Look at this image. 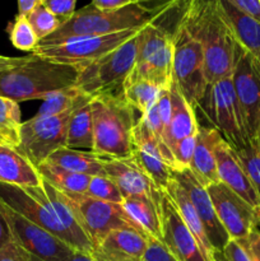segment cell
Listing matches in <instances>:
<instances>
[{
  "label": "cell",
  "mask_w": 260,
  "mask_h": 261,
  "mask_svg": "<svg viewBox=\"0 0 260 261\" xmlns=\"http://www.w3.org/2000/svg\"><path fill=\"white\" fill-rule=\"evenodd\" d=\"M181 19L203 48L206 83L231 76L237 41L217 0H185Z\"/></svg>",
  "instance_id": "cell-1"
},
{
  "label": "cell",
  "mask_w": 260,
  "mask_h": 261,
  "mask_svg": "<svg viewBox=\"0 0 260 261\" xmlns=\"http://www.w3.org/2000/svg\"><path fill=\"white\" fill-rule=\"evenodd\" d=\"M78 66L56 63L41 56H24L23 61L0 73V96L15 102L45 99L61 89L75 86Z\"/></svg>",
  "instance_id": "cell-2"
},
{
  "label": "cell",
  "mask_w": 260,
  "mask_h": 261,
  "mask_svg": "<svg viewBox=\"0 0 260 261\" xmlns=\"http://www.w3.org/2000/svg\"><path fill=\"white\" fill-rule=\"evenodd\" d=\"M165 7L166 5H163L154 9L139 3H133L121 9L101 10L91 3L82 9L75 10L65 23H63L53 35L40 41L38 45H56L70 38L103 36L126 30H138L152 22Z\"/></svg>",
  "instance_id": "cell-3"
},
{
  "label": "cell",
  "mask_w": 260,
  "mask_h": 261,
  "mask_svg": "<svg viewBox=\"0 0 260 261\" xmlns=\"http://www.w3.org/2000/svg\"><path fill=\"white\" fill-rule=\"evenodd\" d=\"M94 142L92 152L101 157L122 158L133 153L134 109L124 94L94 97L91 102Z\"/></svg>",
  "instance_id": "cell-4"
},
{
  "label": "cell",
  "mask_w": 260,
  "mask_h": 261,
  "mask_svg": "<svg viewBox=\"0 0 260 261\" xmlns=\"http://www.w3.org/2000/svg\"><path fill=\"white\" fill-rule=\"evenodd\" d=\"M158 15L140 28L137 60L124 87L138 81L149 82L161 89L172 86V31L161 24Z\"/></svg>",
  "instance_id": "cell-5"
},
{
  "label": "cell",
  "mask_w": 260,
  "mask_h": 261,
  "mask_svg": "<svg viewBox=\"0 0 260 261\" xmlns=\"http://www.w3.org/2000/svg\"><path fill=\"white\" fill-rule=\"evenodd\" d=\"M139 32L79 71L75 86L92 98L106 94H124V84L135 65Z\"/></svg>",
  "instance_id": "cell-6"
},
{
  "label": "cell",
  "mask_w": 260,
  "mask_h": 261,
  "mask_svg": "<svg viewBox=\"0 0 260 261\" xmlns=\"http://www.w3.org/2000/svg\"><path fill=\"white\" fill-rule=\"evenodd\" d=\"M172 79L178 92L194 110L199 107L208 87L200 42L189 32L181 15L172 30Z\"/></svg>",
  "instance_id": "cell-7"
},
{
  "label": "cell",
  "mask_w": 260,
  "mask_h": 261,
  "mask_svg": "<svg viewBox=\"0 0 260 261\" xmlns=\"http://www.w3.org/2000/svg\"><path fill=\"white\" fill-rule=\"evenodd\" d=\"M199 107H203L214 129L233 149L249 140L231 76L208 84Z\"/></svg>",
  "instance_id": "cell-8"
},
{
  "label": "cell",
  "mask_w": 260,
  "mask_h": 261,
  "mask_svg": "<svg viewBox=\"0 0 260 261\" xmlns=\"http://www.w3.org/2000/svg\"><path fill=\"white\" fill-rule=\"evenodd\" d=\"M0 200L4 201L9 208L19 213L20 216L30 219L31 222L50 232L75 250V242L59 219L58 213L48 199L42 182L40 186L35 188H19L0 182Z\"/></svg>",
  "instance_id": "cell-9"
},
{
  "label": "cell",
  "mask_w": 260,
  "mask_h": 261,
  "mask_svg": "<svg viewBox=\"0 0 260 261\" xmlns=\"http://www.w3.org/2000/svg\"><path fill=\"white\" fill-rule=\"evenodd\" d=\"M139 31L140 28L126 30L103 36L70 38L56 45H38L32 54L56 61V63L68 64V65L78 66L79 69H82L106 54L111 53L127 40L134 37Z\"/></svg>",
  "instance_id": "cell-10"
},
{
  "label": "cell",
  "mask_w": 260,
  "mask_h": 261,
  "mask_svg": "<svg viewBox=\"0 0 260 261\" xmlns=\"http://www.w3.org/2000/svg\"><path fill=\"white\" fill-rule=\"evenodd\" d=\"M66 196L75 211L79 224L91 240L93 247L98 246L106 236L116 229L132 227L142 231L126 213L122 203H109L91 198L86 194H66Z\"/></svg>",
  "instance_id": "cell-11"
},
{
  "label": "cell",
  "mask_w": 260,
  "mask_h": 261,
  "mask_svg": "<svg viewBox=\"0 0 260 261\" xmlns=\"http://www.w3.org/2000/svg\"><path fill=\"white\" fill-rule=\"evenodd\" d=\"M71 112L47 117L33 116L23 122L17 149L35 167L47 161L54 152L66 147V133Z\"/></svg>",
  "instance_id": "cell-12"
},
{
  "label": "cell",
  "mask_w": 260,
  "mask_h": 261,
  "mask_svg": "<svg viewBox=\"0 0 260 261\" xmlns=\"http://www.w3.org/2000/svg\"><path fill=\"white\" fill-rule=\"evenodd\" d=\"M231 79L247 138L254 139L260 132V63L240 43L235 48Z\"/></svg>",
  "instance_id": "cell-13"
},
{
  "label": "cell",
  "mask_w": 260,
  "mask_h": 261,
  "mask_svg": "<svg viewBox=\"0 0 260 261\" xmlns=\"http://www.w3.org/2000/svg\"><path fill=\"white\" fill-rule=\"evenodd\" d=\"M0 213L7 222L12 241L40 260L65 261L75 252L65 242L20 216L3 200H0Z\"/></svg>",
  "instance_id": "cell-14"
},
{
  "label": "cell",
  "mask_w": 260,
  "mask_h": 261,
  "mask_svg": "<svg viewBox=\"0 0 260 261\" xmlns=\"http://www.w3.org/2000/svg\"><path fill=\"white\" fill-rule=\"evenodd\" d=\"M206 190L229 239L245 241L260 226V217L254 208L226 185L214 184Z\"/></svg>",
  "instance_id": "cell-15"
},
{
  "label": "cell",
  "mask_w": 260,
  "mask_h": 261,
  "mask_svg": "<svg viewBox=\"0 0 260 261\" xmlns=\"http://www.w3.org/2000/svg\"><path fill=\"white\" fill-rule=\"evenodd\" d=\"M161 223L162 242L176 261H208L165 191L161 200Z\"/></svg>",
  "instance_id": "cell-16"
},
{
  "label": "cell",
  "mask_w": 260,
  "mask_h": 261,
  "mask_svg": "<svg viewBox=\"0 0 260 261\" xmlns=\"http://www.w3.org/2000/svg\"><path fill=\"white\" fill-rule=\"evenodd\" d=\"M172 178L186 191L190 198L194 209L198 213L199 218L201 219L212 247L214 250L222 251L231 239L217 217L216 209L205 186H203L196 180L190 168L172 171Z\"/></svg>",
  "instance_id": "cell-17"
},
{
  "label": "cell",
  "mask_w": 260,
  "mask_h": 261,
  "mask_svg": "<svg viewBox=\"0 0 260 261\" xmlns=\"http://www.w3.org/2000/svg\"><path fill=\"white\" fill-rule=\"evenodd\" d=\"M133 155L148 177L165 191L172 180V168L166 161L157 139L140 117L133 129Z\"/></svg>",
  "instance_id": "cell-18"
},
{
  "label": "cell",
  "mask_w": 260,
  "mask_h": 261,
  "mask_svg": "<svg viewBox=\"0 0 260 261\" xmlns=\"http://www.w3.org/2000/svg\"><path fill=\"white\" fill-rule=\"evenodd\" d=\"M103 158L105 176L111 178L121 191L122 196L148 195L155 200H161L163 190L158 189L147 173L143 171L134 155L122 158Z\"/></svg>",
  "instance_id": "cell-19"
},
{
  "label": "cell",
  "mask_w": 260,
  "mask_h": 261,
  "mask_svg": "<svg viewBox=\"0 0 260 261\" xmlns=\"http://www.w3.org/2000/svg\"><path fill=\"white\" fill-rule=\"evenodd\" d=\"M214 153L219 181L250 204L260 217V196L254 184L245 172L233 148L221 138L217 142Z\"/></svg>",
  "instance_id": "cell-20"
},
{
  "label": "cell",
  "mask_w": 260,
  "mask_h": 261,
  "mask_svg": "<svg viewBox=\"0 0 260 261\" xmlns=\"http://www.w3.org/2000/svg\"><path fill=\"white\" fill-rule=\"evenodd\" d=\"M148 247V236L139 229L126 227L112 231L91 252L94 260L143 261Z\"/></svg>",
  "instance_id": "cell-21"
},
{
  "label": "cell",
  "mask_w": 260,
  "mask_h": 261,
  "mask_svg": "<svg viewBox=\"0 0 260 261\" xmlns=\"http://www.w3.org/2000/svg\"><path fill=\"white\" fill-rule=\"evenodd\" d=\"M221 134L214 127L200 126L196 133V143L193 158L190 163V171L196 180L203 186L214 185L221 182L218 177L216 161V144L221 139Z\"/></svg>",
  "instance_id": "cell-22"
},
{
  "label": "cell",
  "mask_w": 260,
  "mask_h": 261,
  "mask_svg": "<svg viewBox=\"0 0 260 261\" xmlns=\"http://www.w3.org/2000/svg\"><path fill=\"white\" fill-rule=\"evenodd\" d=\"M0 182L19 188H35L42 176L17 148L0 143Z\"/></svg>",
  "instance_id": "cell-23"
},
{
  "label": "cell",
  "mask_w": 260,
  "mask_h": 261,
  "mask_svg": "<svg viewBox=\"0 0 260 261\" xmlns=\"http://www.w3.org/2000/svg\"><path fill=\"white\" fill-rule=\"evenodd\" d=\"M237 43L260 63V22L235 7L229 0H217Z\"/></svg>",
  "instance_id": "cell-24"
},
{
  "label": "cell",
  "mask_w": 260,
  "mask_h": 261,
  "mask_svg": "<svg viewBox=\"0 0 260 261\" xmlns=\"http://www.w3.org/2000/svg\"><path fill=\"white\" fill-rule=\"evenodd\" d=\"M170 96L171 103H172V114H171L167 127L165 129L163 140L168 149L171 150L173 145L180 140L191 135H196L199 124L194 109L186 102V99L173 83L170 87Z\"/></svg>",
  "instance_id": "cell-25"
},
{
  "label": "cell",
  "mask_w": 260,
  "mask_h": 261,
  "mask_svg": "<svg viewBox=\"0 0 260 261\" xmlns=\"http://www.w3.org/2000/svg\"><path fill=\"white\" fill-rule=\"evenodd\" d=\"M161 200H155L148 195H130L125 196L122 206L133 222L148 237L162 241Z\"/></svg>",
  "instance_id": "cell-26"
},
{
  "label": "cell",
  "mask_w": 260,
  "mask_h": 261,
  "mask_svg": "<svg viewBox=\"0 0 260 261\" xmlns=\"http://www.w3.org/2000/svg\"><path fill=\"white\" fill-rule=\"evenodd\" d=\"M165 193L170 196L173 205H175L176 211L178 212V214H180V217L183 218V221L185 222L189 231H190L191 233H193V236L196 239L201 251H203L204 256L206 257L208 261H213L214 249L212 247L211 242H209L208 236H206L205 233V229H204L203 223H201V219L199 218L198 213H196L195 209H194L193 204H191L190 201V198H189V195L186 194V191L172 178L171 182L168 184L167 189L165 190Z\"/></svg>",
  "instance_id": "cell-27"
},
{
  "label": "cell",
  "mask_w": 260,
  "mask_h": 261,
  "mask_svg": "<svg viewBox=\"0 0 260 261\" xmlns=\"http://www.w3.org/2000/svg\"><path fill=\"white\" fill-rule=\"evenodd\" d=\"M48 162L61 166L69 171L87 176H105L103 158L93 152L63 147L48 157Z\"/></svg>",
  "instance_id": "cell-28"
},
{
  "label": "cell",
  "mask_w": 260,
  "mask_h": 261,
  "mask_svg": "<svg viewBox=\"0 0 260 261\" xmlns=\"http://www.w3.org/2000/svg\"><path fill=\"white\" fill-rule=\"evenodd\" d=\"M37 170L43 180L66 194H86L92 178L91 176L73 172L48 161L41 163Z\"/></svg>",
  "instance_id": "cell-29"
},
{
  "label": "cell",
  "mask_w": 260,
  "mask_h": 261,
  "mask_svg": "<svg viewBox=\"0 0 260 261\" xmlns=\"http://www.w3.org/2000/svg\"><path fill=\"white\" fill-rule=\"evenodd\" d=\"M94 142L93 116L91 103L71 112L66 133V147L73 149H89L92 152Z\"/></svg>",
  "instance_id": "cell-30"
},
{
  "label": "cell",
  "mask_w": 260,
  "mask_h": 261,
  "mask_svg": "<svg viewBox=\"0 0 260 261\" xmlns=\"http://www.w3.org/2000/svg\"><path fill=\"white\" fill-rule=\"evenodd\" d=\"M92 99L93 98L89 94L84 93L76 86L69 87V88L55 92L42 99V105L35 116L47 117L68 111H75L79 107L91 103Z\"/></svg>",
  "instance_id": "cell-31"
},
{
  "label": "cell",
  "mask_w": 260,
  "mask_h": 261,
  "mask_svg": "<svg viewBox=\"0 0 260 261\" xmlns=\"http://www.w3.org/2000/svg\"><path fill=\"white\" fill-rule=\"evenodd\" d=\"M22 124L18 102L0 96V135L8 145L18 147Z\"/></svg>",
  "instance_id": "cell-32"
},
{
  "label": "cell",
  "mask_w": 260,
  "mask_h": 261,
  "mask_svg": "<svg viewBox=\"0 0 260 261\" xmlns=\"http://www.w3.org/2000/svg\"><path fill=\"white\" fill-rule=\"evenodd\" d=\"M161 88L145 81H138L124 87V98L134 110L140 112V116L147 114L155 103Z\"/></svg>",
  "instance_id": "cell-33"
},
{
  "label": "cell",
  "mask_w": 260,
  "mask_h": 261,
  "mask_svg": "<svg viewBox=\"0 0 260 261\" xmlns=\"http://www.w3.org/2000/svg\"><path fill=\"white\" fill-rule=\"evenodd\" d=\"M245 172L254 184L260 196V139L259 137L249 139L245 145L235 149Z\"/></svg>",
  "instance_id": "cell-34"
},
{
  "label": "cell",
  "mask_w": 260,
  "mask_h": 261,
  "mask_svg": "<svg viewBox=\"0 0 260 261\" xmlns=\"http://www.w3.org/2000/svg\"><path fill=\"white\" fill-rule=\"evenodd\" d=\"M9 38L12 45L20 51L33 53L40 43V40L36 36L27 17H23V15H17L14 22L10 24Z\"/></svg>",
  "instance_id": "cell-35"
},
{
  "label": "cell",
  "mask_w": 260,
  "mask_h": 261,
  "mask_svg": "<svg viewBox=\"0 0 260 261\" xmlns=\"http://www.w3.org/2000/svg\"><path fill=\"white\" fill-rule=\"evenodd\" d=\"M30 24L32 25L38 40L42 41L53 35L61 25V22L56 15H54L45 5L38 4L30 14L27 15Z\"/></svg>",
  "instance_id": "cell-36"
},
{
  "label": "cell",
  "mask_w": 260,
  "mask_h": 261,
  "mask_svg": "<svg viewBox=\"0 0 260 261\" xmlns=\"http://www.w3.org/2000/svg\"><path fill=\"white\" fill-rule=\"evenodd\" d=\"M86 195L109 203L121 204L124 200V196L116 184L106 176H93L87 189Z\"/></svg>",
  "instance_id": "cell-37"
},
{
  "label": "cell",
  "mask_w": 260,
  "mask_h": 261,
  "mask_svg": "<svg viewBox=\"0 0 260 261\" xmlns=\"http://www.w3.org/2000/svg\"><path fill=\"white\" fill-rule=\"evenodd\" d=\"M195 143L196 135H191L173 145V148L171 149L173 163H175L173 171H181L190 167L191 158H193L194 149H195Z\"/></svg>",
  "instance_id": "cell-38"
},
{
  "label": "cell",
  "mask_w": 260,
  "mask_h": 261,
  "mask_svg": "<svg viewBox=\"0 0 260 261\" xmlns=\"http://www.w3.org/2000/svg\"><path fill=\"white\" fill-rule=\"evenodd\" d=\"M41 3L59 18L61 24L75 13L76 0H41Z\"/></svg>",
  "instance_id": "cell-39"
},
{
  "label": "cell",
  "mask_w": 260,
  "mask_h": 261,
  "mask_svg": "<svg viewBox=\"0 0 260 261\" xmlns=\"http://www.w3.org/2000/svg\"><path fill=\"white\" fill-rule=\"evenodd\" d=\"M143 261H176L170 254L162 241L153 237H148V247L143 256Z\"/></svg>",
  "instance_id": "cell-40"
},
{
  "label": "cell",
  "mask_w": 260,
  "mask_h": 261,
  "mask_svg": "<svg viewBox=\"0 0 260 261\" xmlns=\"http://www.w3.org/2000/svg\"><path fill=\"white\" fill-rule=\"evenodd\" d=\"M0 261H42L35 255L25 251L23 247L15 244L14 241H10L5 245L3 249H0Z\"/></svg>",
  "instance_id": "cell-41"
},
{
  "label": "cell",
  "mask_w": 260,
  "mask_h": 261,
  "mask_svg": "<svg viewBox=\"0 0 260 261\" xmlns=\"http://www.w3.org/2000/svg\"><path fill=\"white\" fill-rule=\"evenodd\" d=\"M222 252L228 261H254L246 246L237 240H229Z\"/></svg>",
  "instance_id": "cell-42"
},
{
  "label": "cell",
  "mask_w": 260,
  "mask_h": 261,
  "mask_svg": "<svg viewBox=\"0 0 260 261\" xmlns=\"http://www.w3.org/2000/svg\"><path fill=\"white\" fill-rule=\"evenodd\" d=\"M229 2L245 14L260 22V0H229Z\"/></svg>",
  "instance_id": "cell-43"
},
{
  "label": "cell",
  "mask_w": 260,
  "mask_h": 261,
  "mask_svg": "<svg viewBox=\"0 0 260 261\" xmlns=\"http://www.w3.org/2000/svg\"><path fill=\"white\" fill-rule=\"evenodd\" d=\"M242 244L246 246L247 251L251 255L252 260L254 261H260V228L257 227L247 240L241 241Z\"/></svg>",
  "instance_id": "cell-44"
},
{
  "label": "cell",
  "mask_w": 260,
  "mask_h": 261,
  "mask_svg": "<svg viewBox=\"0 0 260 261\" xmlns=\"http://www.w3.org/2000/svg\"><path fill=\"white\" fill-rule=\"evenodd\" d=\"M133 0H92V4L101 10H116L133 4Z\"/></svg>",
  "instance_id": "cell-45"
},
{
  "label": "cell",
  "mask_w": 260,
  "mask_h": 261,
  "mask_svg": "<svg viewBox=\"0 0 260 261\" xmlns=\"http://www.w3.org/2000/svg\"><path fill=\"white\" fill-rule=\"evenodd\" d=\"M38 4L41 0H18V15L27 17Z\"/></svg>",
  "instance_id": "cell-46"
},
{
  "label": "cell",
  "mask_w": 260,
  "mask_h": 261,
  "mask_svg": "<svg viewBox=\"0 0 260 261\" xmlns=\"http://www.w3.org/2000/svg\"><path fill=\"white\" fill-rule=\"evenodd\" d=\"M12 241V236H10V231L8 228V224L5 222L4 217L0 213V249L5 246L8 242Z\"/></svg>",
  "instance_id": "cell-47"
},
{
  "label": "cell",
  "mask_w": 260,
  "mask_h": 261,
  "mask_svg": "<svg viewBox=\"0 0 260 261\" xmlns=\"http://www.w3.org/2000/svg\"><path fill=\"white\" fill-rule=\"evenodd\" d=\"M23 59H24V56H22V58H12V56L0 55V73L20 64L23 61Z\"/></svg>",
  "instance_id": "cell-48"
},
{
  "label": "cell",
  "mask_w": 260,
  "mask_h": 261,
  "mask_svg": "<svg viewBox=\"0 0 260 261\" xmlns=\"http://www.w3.org/2000/svg\"><path fill=\"white\" fill-rule=\"evenodd\" d=\"M65 261H96L92 257L91 254H86V252L75 251L68 260Z\"/></svg>",
  "instance_id": "cell-49"
},
{
  "label": "cell",
  "mask_w": 260,
  "mask_h": 261,
  "mask_svg": "<svg viewBox=\"0 0 260 261\" xmlns=\"http://www.w3.org/2000/svg\"><path fill=\"white\" fill-rule=\"evenodd\" d=\"M213 261H228V260L226 259V256L223 255V252L218 251V250H214Z\"/></svg>",
  "instance_id": "cell-50"
},
{
  "label": "cell",
  "mask_w": 260,
  "mask_h": 261,
  "mask_svg": "<svg viewBox=\"0 0 260 261\" xmlns=\"http://www.w3.org/2000/svg\"><path fill=\"white\" fill-rule=\"evenodd\" d=\"M134 3H139V4L145 5V3H149V2H161L162 4H170V3L175 2V0H133Z\"/></svg>",
  "instance_id": "cell-51"
},
{
  "label": "cell",
  "mask_w": 260,
  "mask_h": 261,
  "mask_svg": "<svg viewBox=\"0 0 260 261\" xmlns=\"http://www.w3.org/2000/svg\"><path fill=\"white\" fill-rule=\"evenodd\" d=\"M0 139H2L3 142H4V139H3V138H2V135H0ZM4 143H5V142H4ZM5 144H7V143H5Z\"/></svg>",
  "instance_id": "cell-52"
},
{
  "label": "cell",
  "mask_w": 260,
  "mask_h": 261,
  "mask_svg": "<svg viewBox=\"0 0 260 261\" xmlns=\"http://www.w3.org/2000/svg\"><path fill=\"white\" fill-rule=\"evenodd\" d=\"M257 137H259V139H260V132H259V135H257Z\"/></svg>",
  "instance_id": "cell-53"
},
{
  "label": "cell",
  "mask_w": 260,
  "mask_h": 261,
  "mask_svg": "<svg viewBox=\"0 0 260 261\" xmlns=\"http://www.w3.org/2000/svg\"><path fill=\"white\" fill-rule=\"evenodd\" d=\"M0 143H4V142H3V140H2V139H0Z\"/></svg>",
  "instance_id": "cell-54"
},
{
  "label": "cell",
  "mask_w": 260,
  "mask_h": 261,
  "mask_svg": "<svg viewBox=\"0 0 260 261\" xmlns=\"http://www.w3.org/2000/svg\"><path fill=\"white\" fill-rule=\"evenodd\" d=\"M96 261H103V260H96Z\"/></svg>",
  "instance_id": "cell-55"
}]
</instances>
